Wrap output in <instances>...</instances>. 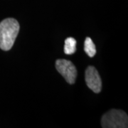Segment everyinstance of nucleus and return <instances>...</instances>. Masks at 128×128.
I'll return each instance as SVG.
<instances>
[{
	"mask_svg": "<svg viewBox=\"0 0 128 128\" xmlns=\"http://www.w3.org/2000/svg\"><path fill=\"white\" fill-rule=\"evenodd\" d=\"M19 28V24L15 18H5L0 22V48L2 50L7 51L12 48Z\"/></svg>",
	"mask_w": 128,
	"mask_h": 128,
	"instance_id": "nucleus-1",
	"label": "nucleus"
},
{
	"mask_svg": "<svg viewBox=\"0 0 128 128\" xmlns=\"http://www.w3.org/2000/svg\"><path fill=\"white\" fill-rule=\"evenodd\" d=\"M101 126L103 128H127L128 114L122 110L112 109L102 117Z\"/></svg>",
	"mask_w": 128,
	"mask_h": 128,
	"instance_id": "nucleus-2",
	"label": "nucleus"
},
{
	"mask_svg": "<svg viewBox=\"0 0 128 128\" xmlns=\"http://www.w3.org/2000/svg\"><path fill=\"white\" fill-rule=\"evenodd\" d=\"M56 68L69 84H74L78 75L74 64L68 60L58 59L56 61Z\"/></svg>",
	"mask_w": 128,
	"mask_h": 128,
	"instance_id": "nucleus-3",
	"label": "nucleus"
},
{
	"mask_svg": "<svg viewBox=\"0 0 128 128\" xmlns=\"http://www.w3.org/2000/svg\"><path fill=\"white\" fill-rule=\"evenodd\" d=\"M85 80L88 87L95 93H99L102 90V80L97 69L88 66L85 72Z\"/></svg>",
	"mask_w": 128,
	"mask_h": 128,
	"instance_id": "nucleus-4",
	"label": "nucleus"
},
{
	"mask_svg": "<svg viewBox=\"0 0 128 128\" xmlns=\"http://www.w3.org/2000/svg\"><path fill=\"white\" fill-rule=\"evenodd\" d=\"M76 51V40L73 37H68L65 40L64 53L67 55H71Z\"/></svg>",
	"mask_w": 128,
	"mask_h": 128,
	"instance_id": "nucleus-5",
	"label": "nucleus"
},
{
	"mask_svg": "<svg viewBox=\"0 0 128 128\" xmlns=\"http://www.w3.org/2000/svg\"><path fill=\"white\" fill-rule=\"evenodd\" d=\"M84 50L87 54V55L90 58H92L96 55V45L90 37H87L84 41Z\"/></svg>",
	"mask_w": 128,
	"mask_h": 128,
	"instance_id": "nucleus-6",
	"label": "nucleus"
}]
</instances>
